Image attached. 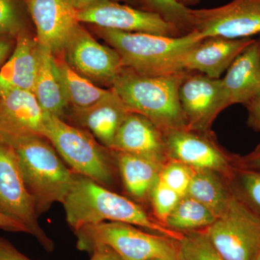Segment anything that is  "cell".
Returning <instances> with one entry per match:
<instances>
[{
	"mask_svg": "<svg viewBox=\"0 0 260 260\" xmlns=\"http://www.w3.org/2000/svg\"><path fill=\"white\" fill-rule=\"evenodd\" d=\"M175 161L162 167L159 174V179L183 198L187 194L192 177L193 169L182 162L177 160Z\"/></svg>",
	"mask_w": 260,
	"mask_h": 260,
	"instance_id": "29",
	"label": "cell"
},
{
	"mask_svg": "<svg viewBox=\"0 0 260 260\" xmlns=\"http://www.w3.org/2000/svg\"><path fill=\"white\" fill-rule=\"evenodd\" d=\"M77 247L90 252L98 246H107L124 260L179 259V241L147 233L135 225L104 222L75 231Z\"/></svg>",
	"mask_w": 260,
	"mask_h": 260,
	"instance_id": "6",
	"label": "cell"
},
{
	"mask_svg": "<svg viewBox=\"0 0 260 260\" xmlns=\"http://www.w3.org/2000/svg\"><path fill=\"white\" fill-rule=\"evenodd\" d=\"M248 111V124L251 127L260 131V95L244 104Z\"/></svg>",
	"mask_w": 260,
	"mask_h": 260,
	"instance_id": "33",
	"label": "cell"
},
{
	"mask_svg": "<svg viewBox=\"0 0 260 260\" xmlns=\"http://www.w3.org/2000/svg\"><path fill=\"white\" fill-rule=\"evenodd\" d=\"M23 0H0V36L17 37L23 31Z\"/></svg>",
	"mask_w": 260,
	"mask_h": 260,
	"instance_id": "30",
	"label": "cell"
},
{
	"mask_svg": "<svg viewBox=\"0 0 260 260\" xmlns=\"http://www.w3.org/2000/svg\"><path fill=\"white\" fill-rule=\"evenodd\" d=\"M225 260H254L260 253V217L233 193L225 211L205 230Z\"/></svg>",
	"mask_w": 260,
	"mask_h": 260,
	"instance_id": "7",
	"label": "cell"
},
{
	"mask_svg": "<svg viewBox=\"0 0 260 260\" xmlns=\"http://www.w3.org/2000/svg\"><path fill=\"white\" fill-rule=\"evenodd\" d=\"M233 177L237 189L234 194L260 217V171L240 167Z\"/></svg>",
	"mask_w": 260,
	"mask_h": 260,
	"instance_id": "27",
	"label": "cell"
},
{
	"mask_svg": "<svg viewBox=\"0 0 260 260\" xmlns=\"http://www.w3.org/2000/svg\"><path fill=\"white\" fill-rule=\"evenodd\" d=\"M216 216L207 207L186 195L179 200L176 208L166 220L165 226L181 233L206 230L216 220Z\"/></svg>",
	"mask_w": 260,
	"mask_h": 260,
	"instance_id": "25",
	"label": "cell"
},
{
	"mask_svg": "<svg viewBox=\"0 0 260 260\" xmlns=\"http://www.w3.org/2000/svg\"><path fill=\"white\" fill-rule=\"evenodd\" d=\"M233 192L228 190L216 172L193 169L188 196L198 200L218 218L225 211Z\"/></svg>",
	"mask_w": 260,
	"mask_h": 260,
	"instance_id": "23",
	"label": "cell"
},
{
	"mask_svg": "<svg viewBox=\"0 0 260 260\" xmlns=\"http://www.w3.org/2000/svg\"><path fill=\"white\" fill-rule=\"evenodd\" d=\"M77 19L79 23L123 32H146L166 37H179L181 32L158 13L116 2H105L78 10Z\"/></svg>",
	"mask_w": 260,
	"mask_h": 260,
	"instance_id": "10",
	"label": "cell"
},
{
	"mask_svg": "<svg viewBox=\"0 0 260 260\" xmlns=\"http://www.w3.org/2000/svg\"><path fill=\"white\" fill-rule=\"evenodd\" d=\"M138 0H73V5L77 11L86 9L93 5L105 2H116V3H126L128 4H134Z\"/></svg>",
	"mask_w": 260,
	"mask_h": 260,
	"instance_id": "36",
	"label": "cell"
},
{
	"mask_svg": "<svg viewBox=\"0 0 260 260\" xmlns=\"http://www.w3.org/2000/svg\"><path fill=\"white\" fill-rule=\"evenodd\" d=\"M254 260H260V253L259 254V255H258L257 256H256V259H254Z\"/></svg>",
	"mask_w": 260,
	"mask_h": 260,
	"instance_id": "41",
	"label": "cell"
},
{
	"mask_svg": "<svg viewBox=\"0 0 260 260\" xmlns=\"http://www.w3.org/2000/svg\"><path fill=\"white\" fill-rule=\"evenodd\" d=\"M36 29L39 45L61 54L80 23L73 0H23Z\"/></svg>",
	"mask_w": 260,
	"mask_h": 260,
	"instance_id": "13",
	"label": "cell"
},
{
	"mask_svg": "<svg viewBox=\"0 0 260 260\" xmlns=\"http://www.w3.org/2000/svg\"><path fill=\"white\" fill-rule=\"evenodd\" d=\"M167 153L174 160L194 169H207L234 176L226 157L205 138L187 128L162 131Z\"/></svg>",
	"mask_w": 260,
	"mask_h": 260,
	"instance_id": "15",
	"label": "cell"
},
{
	"mask_svg": "<svg viewBox=\"0 0 260 260\" xmlns=\"http://www.w3.org/2000/svg\"><path fill=\"white\" fill-rule=\"evenodd\" d=\"M191 28L205 39H245L260 34V0H232L210 9H191Z\"/></svg>",
	"mask_w": 260,
	"mask_h": 260,
	"instance_id": "9",
	"label": "cell"
},
{
	"mask_svg": "<svg viewBox=\"0 0 260 260\" xmlns=\"http://www.w3.org/2000/svg\"><path fill=\"white\" fill-rule=\"evenodd\" d=\"M177 3L183 5V6L189 8V6H194L198 5L200 3V0H174Z\"/></svg>",
	"mask_w": 260,
	"mask_h": 260,
	"instance_id": "39",
	"label": "cell"
},
{
	"mask_svg": "<svg viewBox=\"0 0 260 260\" xmlns=\"http://www.w3.org/2000/svg\"><path fill=\"white\" fill-rule=\"evenodd\" d=\"M258 41V44H259V59H260V38Z\"/></svg>",
	"mask_w": 260,
	"mask_h": 260,
	"instance_id": "40",
	"label": "cell"
},
{
	"mask_svg": "<svg viewBox=\"0 0 260 260\" xmlns=\"http://www.w3.org/2000/svg\"><path fill=\"white\" fill-rule=\"evenodd\" d=\"M240 164L241 167L260 171V145L250 155L243 158Z\"/></svg>",
	"mask_w": 260,
	"mask_h": 260,
	"instance_id": "37",
	"label": "cell"
},
{
	"mask_svg": "<svg viewBox=\"0 0 260 260\" xmlns=\"http://www.w3.org/2000/svg\"><path fill=\"white\" fill-rule=\"evenodd\" d=\"M0 260H31L19 251L9 241L0 237Z\"/></svg>",
	"mask_w": 260,
	"mask_h": 260,
	"instance_id": "32",
	"label": "cell"
},
{
	"mask_svg": "<svg viewBox=\"0 0 260 260\" xmlns=\"http://www.w3.org/2000/svg\"><path fill=\"white\" fill-rule=\"evenodd\" d=\"M179 260H225L211 244L206 233H187L179 241Z\"/></svg>",
	"mask_w": 260,
	"mask_h": 260,
	"instance_id": "26",
	"label": "cell"
},
{
	"mask_svg": "<svg viewBox=\"0 0 260 260\" xmlns=\"http://www.w3.org/2000/svg\"><path fill=\"white\" fill-rule=\"evenodd\" d=\"M34 93L44 113L63 119L69 102L54 54L39 45V68Z\"/></svg>",
	"mask_w": 260,
	"mask_h": 260,
	"instance_id": "21",
	"label": "cell"
},
{
	"mask_svg": "<svg viewBox=\"0 0 260 260\" xmlns=\"http://www.w3.org/2000/svg\"><path fill=\"white\" fill-rule=\"evenodd\" d=\"M155 215L165 223L169 215L176 208L181 197L168 187L159 179L155 182L150 194Z\"/></svg>",
	"mask_w": 260,
	"mask_h": 260,
	"instance_id": "31",
	"label": "cell"
},
{
	"mask_svg": "<svg viewBox=\"0 0 260 260\" xmlns=\"http://www.w3.org/2000/svg\"><path fill=\"white\" fill-rule=\"evenodd\" d=\"M179 99L188 129L205 131L215 116L229 107L221 79L207 75H186L179 89Z\"/></svg>",
	"mask_w": 260,
	"mask_h": 260,
	"instance_id": "12",
	"label": "cell"
},
{
	"mask_svg": "<svg viewBox=\"0 0 260 260\" xmlns=\"http://www.w3.org/2000/svg\"><path fill=\"white\" fill-rule=\"evenodd\" d=\"M150 11L161 15L169 23L174 24L181 32H190L191 9L174 0H145Z\"/></svg>",
	"mask_w": 260,
	"mask_h": 260,
	"instance_id": "28",
	"label": "cell"
},
{
	"mask_svg": "<svg viewBox=\"0 0 260 260\" xmlns=\"http://www.w3.org/2000/svg\"><path fill=\"white\" fill-rule=\"evenodd\" d=\"M129 112L120 98L110 89L107 95L93 105L73 108L72 117L110 150L118 130Z\"/></svg>",
	"mask_w": 260,
	"mask_h": 260,
	"instance_id": "18",
	"label": "cell"
},
{
	"mask_svg": "<svg viewBox=\"0 0 260 260\" xmlns=\"http://www.w3.org/2000/svg\"><path fill=\"white\" fill-rule=\"evenodd\" d=\"M62 205L67 222L74 232L108 220L141 227L174 240L180 241L184 237V234L154 220L133 200L75 173L73 185Z\"/></svg>",
	"mask_w": 260,
	"mask_h": 260,
	"instance_id": "1",
	"label": "cell"
},
{
	"mask_svg": "<svg viewBox=\"0 0 260 260\" xmlns=\"http://www.w3.org/2000/svg\"><path fill=\"white\" fill-rule=\"evenodd\" d=\"M13 47V42H10L6 36H0V69L3 66V62L9 54Z\"/></svg>",
	"mask_w": 260,
	"mask_h": 260,
	"instance_id": "38",
	"label": "cell"
},
{
	"mask_svg": "<svg viewBox=\"0 0 260 260\" xmlns=\"http://www.w3.org/2000/svg\"><path fill=\"white\" fill-rule=\"evenodd\" d=\"M45 116L31 91L11 90L0 94V139L9 142L30 135H42Z\"/></svg>",
	"mask_w": 260,
	"mask_h": 260,
	"instance_id": "14",
	"label": "cell"
},
{
	"mask_svg": "<svg viewBox=\"0 0 260 260\" xmlns=\"http://www.w3.org/2000/svg\"><path fill=\"white\" fill-rule=\"evenodd\" d=\"M54 57L68 102L73 108L83 109L90 107L110 91L96 86L93 82L78 74L68 64L63 53L54 55Z\"/></svg>",
	"mask_w": 260,
	"mask_h": 260,
	"instance_id": "24",
	"label": "cell"
},
{
	"mask_svg": "<svg viewBox=\"0 0 260 260\" xmlns=\"http://www.w3.org/2000/svg\"><path fill=\"white\" fill-rule=\"evenodd\" d=\"M0 212L23 225L46 250H54V242L38 221L35 203L25 185L14 148L1 139Z\"/></svg>",
	"mask_w": 260,
	"mask_h": 260,
	"instance_id": "8",
	"label": "cell"
},
{
	"mask_svg": "<svg viewBox=\"0 0 260 260\" xmlns=\"http://www.w3.org/2000/svg\"><path fill=\"white\" fill-rule=\"evenodd\" d=\"M110 150L160 164L167 153L162 130L148 118L134 112H129L123 121Z\"/></svg>",
	"mask_w": 260,
	"mask_h": 260,
	"instance_id": "16",
	"label": "cell"
},
{
	"mask_svg": "<svg viewBox=\"0 0 260 260\" xmlns=\"http://www.w3.org/2000/svg\"><path fill=\"white\" fill-rule=\"evenodd\" d=\"M92 254L90 260H124L107 246H98L90 251Z\"/></svg>",
	"mask_w": 260,
	"mask_h": 260,
	"instance_id": "34",
	"label": "cell"
},
{
	"mask_svg": "<svg viewBox=\"0 0 260 260\" xmlns=\"http://www.w3.org/2000/svg\"><path fill=\"white\" fill-rule=\"evenodd\" d=\"M229 105L246 104L260 95V59L258 41L254 40L227 70L221 79Z\"/></svg>",
	"mask_w": 260,
	"mask_h": 260,
	"instance_id": "20",
	"label": "cell"
},
{
	"mask_svg": "<svg viewBox=\"0 0 260 260\" xmlns=\"http://www.w3.org/2000/svg\"><path fill=\"white\" fill-rule=\"evenodd\" d=\"M100 37L117 51L124 68L145 76L176 74L185 71L189 51L204 39L191 30L179 37L99 28Z\"/></svg>",
	"mask_w": 260,
	"mask_h": 260,
	"instance_id": "2",
	"label": "cell"
},
{
	"mask_svg": "<svg viewBox=\"0 0 260 260\" xmlns=\"http://www.w3.org/2000/svg\"><path fill=\"white\" fill-rule=\"evenodd\" d=\"M251 38L205 39L188 53L184 61V70H195L201 74L219 79L234 61L254 42Z\"/></svg>",
	"mask_w": 260,
	"mask_h": 260,
	"instance_id": "17",
	"label": "cell"
},
{
	"mask_svg": "<svg viewBox=\"0 0 260 260\" xmlns=\"http://www.w3.org/2000/svg\"><path fill=\"white\" fill-rule=\"evenodd\" d=\"M39 44L25 32L16 37V44L9 59L0 69V94L11 90L34 93L39 68Z\"/></svg>",
	"mask_w": 260,
	"mask_h": 260,
	"instance_id": "19",
	"label": "cell"
},
{
	"mask_svg": "<svg viewBox=\"0 0 260 260\" xmlns=\"http://www.w3.org/2000/svg\"><path fill=\"white\" fill-rule=\"evenodd\" d=\"M14 148L25 185L34 198L38 215L54 203H63L74 181L50 142L42 135H30L6 142Z\"/></svg>",
	"mask_w": 260,
	"mask_h": 260,
	"instance_id": "4",
	"label": "cell"
},
{
	"mask_svg": "<svg viewBox=\"0 0 260 260\" xmlns=\"http://www.w3.org/2000/svg\"><path fill=\"white\" fill-rule=\"evenodd\" d=\"M62 53L68 64L91 82L112 85L124 69L117 51L97 42L80 24Z\"/></svg>",
	"mask_w": 260,
	"mask_h": 260,
	"instance_id": "11",
	"label": "cell"
},
{
	"mask_svg": "<svg viewBox=\"0 0 260 260\" xmlns=\"http://www.w3.org/2000/svg\"><path fill=\"white\" fill-rule=\"evenodd\" d=\"M42 136L53 145L73 172L109 188L114 182L109 149L88 130L70 125L57 116L46 114Z\"/></svg>",
	"mask_w": 260,
	"mask_h": 260,
	"instance_id": "5",
	"label": "cell"
},
{
	"mask_svg": "<svg viewBox=\"0 0 260 260\" xmlns=\"http://www.w3.org/2000/svg\"><path fill=\"white\" fill-rule=\"evenodd\" d=\"M186 75L184 71L176 74L145 76L124 68L111 89L130 112L145 116L162 131L188 129L179 99V89Z\"/></svg>",
	"mask_w": 260,
	"mask_h": 260,
	"instance_id": "3",
	"label": "cell"
},
{
	"mask_svg": "<svg viewBox=\"0 0 260 260\" xmlns=\"http://www.w3.org/2000/svg\"><path fill=\"white\" fill-rule=\"evenodd\" d=\"M155 260H172V259H155ZM177 260H179V259H177Z\"/></svg>",
	"mask_w": 260,
	"mask_h": 260,
	"instance_id": "42",
	"label": "cell"
},
{
	"mask_svg": "<svg viewBox=\"0 0 260 260\" xmlns=\"http://www.w3.org/2000/svg\"><path fill=\"white\" fill-rule=\"evenodd\" d=\"M0 229L5 232L14 233H26V229L18 222L6 216L0 212Z\"/></svg>",
	"mask_w": 260,
	"mask_h": 260,
	"instance_id": "35",
	"label": "cell"
},
{
	"mask_svg": "<svg viewBox=\"0 0 260 260\" xmlns=\"http://www.w3.org/2000/svg\"><path fill=\"white\" fill-rule=\"evenodd\" d=\"M112 152L126 191L135 200L146 199L158 180L162 164L144 157Z\"/></svg>",
	"mask_w": 260,
	"mask_h": 260,
	"instance_id": "22",
	"label": "cell"
}]
</instances>
